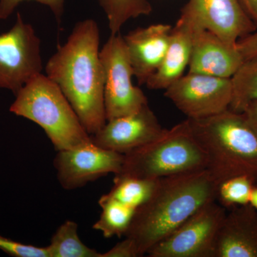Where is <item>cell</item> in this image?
Instances as JSON below:
<instances>
[{
  "instance_id": "25",
  "label": "cell",
  "mask_w": 257,
  "mask_h": 257,
  "mask_svg": "<svg viewBox=\"0 0 257 257\" xmlns=\"http://www.w3.org/2000/svg\"><path fill=\"white\" fill-rule=\"evenodd\" d=\"M139 256L138 248L131 239L125 238L105 253L101 257H137Z\"/></svg>"
},
{
  "instance_id": "20",
  "label": "cell",
  "mask_w": 257,
  "mask_h": 257,
  "mask_svg": "<svg viewBox=\"0 0 257 257\" xmlns=\"http://www.w3.org/2000/svg\"><path fill=\"white\" fill-rule=\"evenodd\" d=\"M107 18L111 35L119 34L128 20L151 14L149 0H99Z\"/></svg>"
},
{
  "instance_id": "19",
  "label": "cell",
  "mask_w": 257,
  "mask_h": 257,
  "mask_svg": "<svg viewBox=\"0 0 257 257\" xmlns=\"http://www.w3.org/2000/svg\"><path fill=\"white\" fill-rule=\"evenodd\" d=\"M77 231L78 225L73 221L61 225L47 246L50 257H101V253L81 241Z\"/></svg>"
},
{
  "instance_id": "27",
  "label": "cell",
  "mask_w": 257,
  "mask_h": 257,
  "mask_svg": "<svg viewBox=\"0 0 257 257\" xmlns=\"http://www.w3.org/2000/svg\"><path fill=\"white\" fill-rule=\"evenodd\" d=\"M248 122L257 134V100L249 101L243 108L242 112Z\"/></svg>"
},
{
  "instance_id": "10",
  "label": "cell",
  "mask_w": 257,
  "mask_h": 257,
  "mask_svg": "<svg viewBox=\"0 0 257 257\" xmlns=\"http://www.w3.org/2000/svg\"><path fill=\"white\" fill-rule=\"evenodd\" d=\"M124 155L90 143L57 152L54 166L57 179L67 190L82 187L101 177L121 172Z\"/></svg>"
},
{
  "instance_id": "29",
  "label": "cell",
  "mask_w": 257,
  "mask_h": 257,
  "mask_svg": "<svg viewBox=\"0 0 257 257\" xmlns=\"http://www.w3.org/2000/svg\"><path fill=\"white\" fill-rule=\"evenodd\" d=\"M249 204L257 210V185H255L253 187L251 198H250Z\"/></svg>"
},
{
  "instance_id": "24",
  "label": "cell",
  "mask_w": 257,
  "mask_h": 257,
  "mask_svg": "<svg viewBox=\"0 0 257 257\" xmlns=\"http://www.w3.org/2000/svg\"><path fill=\"white\" fill-rule=\"evenodd\" d=\"M35 1L48 7L59 23L64 14L65 0H0V20H7L24 2Z\"/></svg>"
},
{
  "instance_id": "14",
  "label": "cell",
  "mask_w": 257,
  "mask_h": 257,
  "mask_svg": "<svg viewBox=\"0 0 257 257\" xmlns=\"http://www.w3.org/2000/svg\"><path fill=\"white\" fill-rule=\"evenodd\" d=\"M172 29L170 25L157 24L135 29L123 36L139 84H146L160 67L170 44Z\"/></svg>"
},
{
  "instance_id": "3",
  "label": "cell",
  "mask_w": 257,
  "mask_h": 257,
  "mask_svg": "<svg viewBox=\"0 0 257 257\" xmlns=\"http://www.w3.org/2000/svg\"><path fill=\"white\" fill-rule=\"evenodd\" d=\"M189 124L207 158V170L220 184L247 176L257 184V134L243 113L227 109Z\"/></svg>"
},
{
  "instance_id": "1",
  "label": "cell",
  "mask_w": 257,
  "mask_h": 257,
  "mask_svg": "<svg viewBox=\"0 0 257 257\" xmlns=\"http://www.w3.org/2000/svg\"><path fill=\"white\" fill-rule=\"evenodd\" d=\"M99 30L92 19L74 26L67 42L45 67L46 75L60 88L88 133L106 122L104 74L99 55Z\"/></svg>"
},
{
  "instance_id": "13",
  "label": "cell",
  "mask_w": 257,
  "mask_h": 257,
  "mask_svg": "<svg viewBox=\"0 0 257 257\" xmlns=\"http://www.w3.org/2000/svg\"><path fill=\"white\" fill-rule=\"evenodd\" d=\"M243 62L236 46L207 30L194 28L189 73L231 78Z\"/></svg>"
},
{
  "instance_id": "18",
  "label": "cell",
  "mask_w": 257,
  "mask_h": 257,
  "mask_svg": "<svg viewBox=\"0 0 257 257\" xmlns=\"http://www.w3.org/2000/svg\"><path fill=\"white\" fill-rule=\"evenodd\" d=\"M157 182L158 179L116 175L112 188L106 194L111 199L137 210L151 197L156 188Z\"/></svg>"
},
{
  "instance_id": "4",
  "label": "cell",
  "mask_w": 257,
  "mask_h": 257,
  "mask_svg": "<svg viewBox=\"0 0 257 257\" xmlns=\"http://www.w3.org/2000/svg\"><path fill=\"white\" fill-rule=\"evenodd\" d=\"M10 111L41 126L57 152L92 142L60 88L42 73L15 94Z\"/></svg>"
},
{
  "instance_id": "2",
  "label": "cell",
  "mask_w": 257,
  "mask_h": 257,
  "mask_svg": "<svg viewBox=\"0 0 257 257\" xmlns=\"http://www.w3.org/2000/svg\"><path fill=\"white\" fill-rule=\"evenodd\" d=\"M218 186L207 169L159 179L151 197L135 211L124 234L135 243L139 256L203 206L216 200Z\"/></svg>"
},
{
  "instance_id": "23",
  "label": "cell",
  "mask_w": 257,
  "mask_h": 257,
  "mask_svg": "<svg viewBox=\"0 0 257 257\" xmlns=\"http://www.w3.org/2000/svg\"><path fill=\"white\" fill-rule=\"evenodd\" d=\"M0 250L15 257H50L46 247L25 244L0 235Z\"/></svg>"
},
{
  "instance_id": "12",
  "label": "cell",
  "mask_w": 257,
  "mask_h": 257,
  "mask_svg": "<svg viewBox=\"0 0 257 257\" xmlns=\"http://www.w3.org/2000/svg\"><path fill=\"white\" fill-rule=\"evenodd\" d=\"M164 130L148 104L135 114L108 120L91 138L94 145L124 155L151 143Z\"/></svg>"
},
{
  "instance_id": "26",
  "label": "cell",
  "mask_w": 257,
  "mask_h": 257,
  "mask_svg": "<svg viewBox=\"0 0 257 257\" xmlns=\"http://www.w3.org/2000/svg\"><path fill=\"white\" fill-rule=\"evenodd\" d=\"M236 47L244 61L257 57V30L240 39Z\"/></svg>"
},
{
  "instance_id": "15",
  "label": "cell",
  "mask_w": 257,
  "mask_h": 257,
  "mask_svg": "<svg viewBox=\"0 0 257 257\" xmlns=\"http://www.w3.org/2000/svg\"><path fill=\"white\" fill-rule=\"evenodd\" d=\"M214 257H257V210L251 204L226 214L216 236Z\"/></svg>"
},
{
  "instance_id": "8",
  "label": "cell",
  "mask_w": 257,
  "mask_h": 257,
  "mask_svg": "<svg viewBox=\"0 0 257 257\" xmlns=\"http://www.w3.org/2000/svg\"><path fill=\"white\" fill-rule=\"evenodd\" d=\"M226 209L208 203L149 250L150 257H214L216 236Z\"/></svg>"
},
{
  "instance_id": "17",
  "label": "cell",
  "mask_w": 257,
  "mask_h": 257,
  "mask_svg": "<svg viewBox=\"0 0 257 257\" xmlns=\"http://www.w3.org/2000/svg\"><path fill=\"white\" fill-rule=\"evenodd\" d=\"M99 204L101 208V215L93 225V229L101 231L106 238L124 236L136 209L111 199L106 194L101 196Z\"/></svg>"
},
{
  "instance_id": "6",
  "label": "cell",
  "mask_w": 257,
  "mask_h": 257,
  "mask_svg": "<svg viewBox=\"0 0 257 257\" xmlns=\"http://www.w3.org/2000/svg\"><path fill=\"white\" fill-rule=\"evenodd\" d=\"M104 74L106 121L135 114L148 105L142 89L134 85V72L124 37L111 35L99 52Z\"/></svg>"
},
{
  "instance_id": "21",
  "label": "cell",
  "mask_w": 257,
  "mask_h": 257,
  "mask_svg": "<svg viewBox=\"0 0 257 257\" xmlns=\"http://www.w3.org/2000/svg\"><path fill=\"white\" fill-rule=\"evenodd\" d=\"M231 82L233 95L229 109L241 113L249 101L257 100V57L244 61Z\"/></svg>"
},
{
  "instance_id": "5",
  "label": "cell",
  "mask_w": 257,
  "mask_h": 257,
  "mask_svg": "<svg viewBox=\"0 0 257 257\" xmlns=\"http://www.w3.org/2000/svg\"><path fill=\"white\" fill-rule=\"evenodd\" d=\"M207 167L205 152L186 119L170 130L165 128L151 143L124 155L118 175L159 179Z\"/></svg>"
},
{
  "instance_id": "9",
  "label": "cell",
  "mask_w": 257,
  "mask_h": 257,
  "mask_svg": "<svg viewBox=\"0 0 257 257\" xmlns=\"http://www.w3.org/2000/svg\"><path fill=\"white\" fill-rule=\"evenodd\" d=\"M165 95L189 119L220 114L232 100L231 78L188 73L165 89Z\"/></svg>"
},
{
  "instance_id": "28",
  "label": "cell",
  "mask_w": 257,
  "mask_h": 257,
  "mask_svg": "<svg viewBox=\"0 0 257 257\" xmlns=\"http://www.w3.org/2000/svg\"><path fill=\"white\" fill-rule=\"evenodd\" d=\"M245 13L257 28V0H239Z\"/></svg>"
},
{
  "instance_id": "7",
  "label": "cell",
  "mask_w": 257,
  "mask_h": 257,
  "mask_svg": "<svg viewBox=\"0 0 257 257\" xmlns=\"http://www.w3.org/2000/svg\"><path fill=\"white\" fill-rule=\"evenodd\" d=\"M42 69L41 42L18 13L13 28L0 35V89L15 95Z\"/></svg>"
},
{
  "instance_id": "16",
  "label": "cell",
  "mask_w": 257,
  "mask_h": 257,
  "mask_svg": "<svg viewBox=\"0 0 257 257\" xmlns=\"http://www.w3.org/2000/svg\"><path fill=\"white\" fill-rule=\"evenodd\" d=\"M194 27L187 18L180 15L172 27L170 41L160 67L146 83L150 89H167L183 76L192 55Z\"/></svg>"
},
{
  "instance_id": "22",
  "label": "cell",
  "mask_w": 257,
  "mask_h": 257,
  "mask_svg": "<svg viewBox=\"0 0 257 257\" xmlns=\"http://www.w3.org/2000/svg\"><path fill=\"white\" fill-rule=\"evenodd\" d=\"M255 185L257 184L247 176H235L219 184L216 199L225 209L247 205Z\"/></svg>"
},
{
  "instance_id": "11",
  "label": "cell",
  "mask_w": 257,
  "mask_h": 257,
  "mask_svg": "<svg viewBox=\"0 0 257 257\" xmlns=\"http://www.w3.org/2000/svg\"><path fill=\"white\" fill-rule=\"evenodd\" d=\"M181 15L231 46L257 30L239 0H189Z\"/></svg>"
}]
</instances>
